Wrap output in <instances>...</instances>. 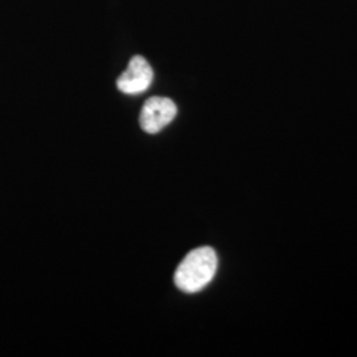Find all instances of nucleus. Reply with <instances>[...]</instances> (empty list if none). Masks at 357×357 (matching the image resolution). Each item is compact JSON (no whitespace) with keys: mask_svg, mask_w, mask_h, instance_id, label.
I'll list each match as a JSON object with an SVG mask.
<instances>
[{"mask_svg":"<svg viewBox=\"0 0 357 357\" xmlns=\"http://www.w3.org/2000/svg\"><path fill=\"white\" fill-rule=\"evenodd\" d=\"M178 114L175 102L167 97H153L143 105L141 128L149 134H156L168 126Z\"/></svg>","mask_w":357,"mask_h":357,"instance_id":"f03ea898","label":"nucleus"},{"mask_svg":"<svg viewBox=\"0 0 357 357\" xmlns=\"http://www.w3.org/2000/svg\"><path fill=\"white\" fill-rule=\"evenodd\" d=\"M216 252L209 246L193 249L180 262L174 281L184 293L193 294L203 290L215 278L217 271Z\"/></svg>","mask_w":357,"mask_h":357,"instance_id":"f257e3e1","label":"nucleus"},{"mask_svg":"<svg viewBox=\"0 0 357 357\" xmlns=\"http://www.w3.org/2000/svg\"><path fill=\"white\" fill-rule=\"evenodd\" d=\"M153 79L151 65L143 56H134L128 63V69L118 77L116 86L125 94L135 96L149 89Z\"/></svg>","mask_w":357,"mask_h":357,"instance_id":"7ed1b4c3","label":"nucleus"}]
</instances>
